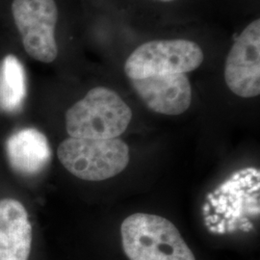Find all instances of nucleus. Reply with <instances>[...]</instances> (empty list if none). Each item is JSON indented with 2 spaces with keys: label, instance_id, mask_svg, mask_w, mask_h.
<instances>
[{
  "label": "nucleus",
  "instance_id": "1",
  "mask_svg": "<svg viewBox=\"0 0 260 260\" xmlns=\"http://www.w3.org/2000/svg\"><path fill=\"white\" fill-rule=\"evenodd\" d=\"M132 119L129 106L121 96L105 87L90 90L66 113V129L79 139H115Z\"/></svg>",
  "mask_w": 260,
  "mask_h": 260
},
{
  "label": "nucleus",
  "instance_id": "2",
  "mask_svg": "<svg viewBox=\"0 0 260 260\" xmlns=\"http://www.w3.org/2000/svg\"><path fill=\"white\" fill-rule=\"evenodd\" d=\"M121 235L129 260H196L175 224L157 215H130L121 223Z\"/></svg>",
  "mask_w": 260,
  "mask_h": 260
},
{
  "label": "nucleus",
  "instance_id": "3",
  "mask_svg": "<svg viewBox=\"0 0 260 260\" xmlns=\"http://www.w3.org/2000/svg\"><path fill=\"white\" fill-rule=\"evenodd\" d=\"M60 163L75 177L103 181L115 177L129 162V149L121 140L68 138L58 147Z\"/></svg>",
  "mask_w": 260,
  "mask_h": 260
},
{
  "label": "nucleus",
  "instance_id": "4",
  "mask_svg": "<svg viewBox=\"0 0 260 260\" xmlns=\"http://www.w3.org/2000/svg\"><path fill=\"white\" fill-rule=\"evenodd\" d=\"M204 58L201 47L189 40L150 41L130 54L124 64V72L129 79L186 74L202 65Z\"/></svg>",
  "mask_w": 260,
  "mask_h": 260
},
{
  "label": "nucleus",
  "instance_id": "5",
  "mask_svg": "<svg viewBox=\"0 0 260 260\" xmlns=\"http://www.w3.org/2000/svg\"><path fill=\"white\" fill-rule=\"evenodd\" d=\"M12 15L28 55L42 63H52L58 56L55 0H14Z\"/></svg>",
  "mask_w": 260,
  "mask_h": 260
},
{
  "label": "nucleus",
  "instance_id": "6",
  "mask_svg": "<svg viewBox=\"0 0 260 260\" xmlns=\"http://www.w3.org/2000/svg\"><path fill=\"white\" fill-rule=\"evenodd\" d=\"M224 80L238 96L249 99L259 95V19L251 22L235 40L225 59Z\"/></svg>",
  "mask_w": 260,
  "mask_h": 260
},
{
  "label": "nucleus",
  "instance_id": "7",
  "mask_svg": "<svg viewBox=\"0 0 260 260\" xmlns=\"http://www.w3.org/2000/svg\"><path fill=\"white\" fill-rule=\"evenodd\" d=\"M130 82L141 101L155 113L177 116L187 111L192 103V87L185 74L155 75Z\"/></svg>",
  "mask_w": 260,
  "mask_h": 260
},
{
  "label": "nucleus",
  "instance_id": "8",
  "mask_svg": "<svg viewBox=\"0 0 260 260\" xmlns=\"http://www.w3.org/2000/svg\"><path fill=\"white\" fill-rule=\"evenodd\" d=\"M208 204L233 223L244 213L259 215V171L245 169L235 173L223 185L208 194Z\"/></svg>",
  "mask_w": 260,
  "mask_h": 260
},
{
  "label": "nucleus",
  "instance_id": "9",
  "mask_svg": "<svg viewBox=\"0 0 260 260\" xmlns=\"http://www.w3.org/2000/svg\"><path fill=\"white\" fill-rule=\"evenodd\" d=\"M32 224L26 208L18 200H0V260H28Z\"/></svg>",
  "mask_w": 260,
  "mask_h": 260
},
{
  "label": "nucleus",
  "instance_id": "10",
  "mask_svg": "<svg viewBox=\"0 0 260 260\" xmlns=\"http://www.w3.org/2000/svg\"><path fill=\"white\" fill-rule=\"evenodd\" d=\"M5 149L10 167L24 177L37 176L51 160V149L47 136L32 127L10 135Z\"/></svg>",
  "mask_w": 260,
  "mask_h": 260
},
{
  "label": "nucleus",
  "instance_id": "11",
  "mask_svg": "<svg viewBox=\"0 0 260 260\" xmlns=\"http://www.w3.org/2000/svg\"><path fill=\"white\" fill-rule=\"evenodd\" d=\"M26 96L24 69L16 56H5L0 63V110L16 113Z\"/></svg>",
  "mask_w": 260,
  "mask_h": 260
},
{
  "label": "nucleus",
  "instance_id": "12",
  "mask_svg": "<svg viewBox=\"0 0 260 260\" xmlns=\"http://www.w3.org/2000/svg\"><path fill=\"white\" fill-rule=\"evenodd\" d=\"M203 209H204V214H205V215H207V214L209 213V212H210V205H209V204L206 203Z\"/></svg>",
  "mask_w": 260,
  "mask_h": 260
},
{
  "label": "nucleus",
  "instance_id": "13",
  "mask_svg": "<svg viewBox=\"0 0 260 260\" xmlns=\"http://www.w3.org/2000/svg\"><path fill=\"white\" fill-rule=\"evenodd\" d=\"M156 1H161V2H172V1H175V0H156Z\"/></svg>",
  "mask_w": 260,
  "mask_h": 260
}]
</instances>
